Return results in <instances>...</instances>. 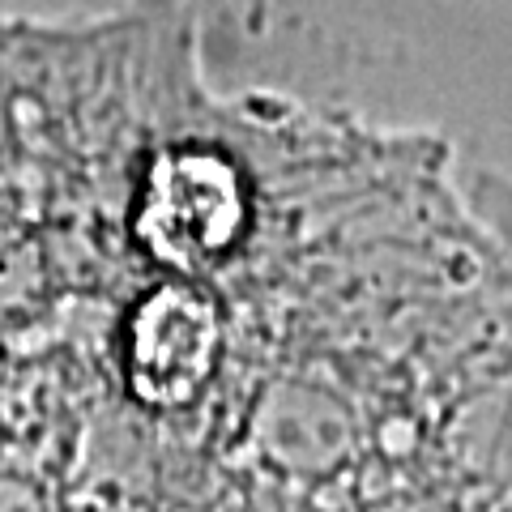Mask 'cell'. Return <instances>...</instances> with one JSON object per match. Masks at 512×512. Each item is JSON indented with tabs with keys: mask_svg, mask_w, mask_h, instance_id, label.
I'll return each instance as SVG.
<instances>
[{
	"mask_svg": "<svg viewBox=\"0 0 512 512\" xmlns=\"http://www.w3.org/2000/svg\"><path fill=\"white\" fill-rule=\"evenodd\" d=\"M218 363V312L210 299L167 286L146 299L128 329V380L150 406L197 402Z\"/></svg>",
	"mask_w": 512,
	"mask_h": 512,
	"instance_id": "7a4b0ae2",
	"label": "cell"
},
{
	"mask_svg": "<svg viewBox=\"0 0 512 512\" xmlns=\"http://www.w3.org/2000/svg\"><path fill=\"white\" fill-rule=\"evenodd\" d=\"M137 227L175 265H201L239 227V180L214 154H171L154 167Z\"/></svg>",
	"mask_w": 512,
	"mask_h": 512,
	"instance_id": "6da1fadb",
	"label": "cell"
}]
</instances>
